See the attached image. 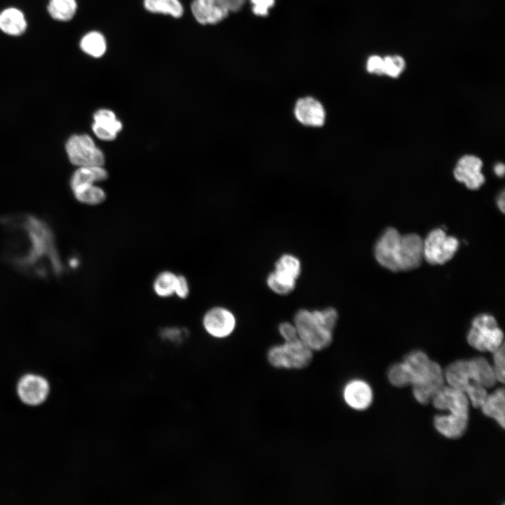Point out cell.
I'll list each match as a JSON object with an SVG mask.
<instances>
[{
    "instance_id": "14",
    "label": "cell",
    "mask_w": 505,
    "mask_h": 505,
    "mask_svg": "<svg viewBox=\"0 0 505 505\" xmlns=\"http://www.w3.org/2000/svg\"><path fill=\"white\" fill-rule=\"evenodd\" d=\"M444 382L443 370L436 362L428 377L422 383L412 385L414 398L420 404L429 403L433 396L444 386Z\"/></svg>"
},
{
    "instance_id": "31",
    "label": "cell",
    "mask_w": 505,
    "mask_h": 505,
    "mask_svg": "<svg viewBox=\"0 0 505 505\" xmlns=\"http://www.w3.org/2000/svg\"><path fill=\"white\" fill-rule=\"evenodd\" d=\"M469 401L473 408H480L486 400L488 393L487 389L483 385L471 382L464 391Z\"/></svg>"
},
{
    "instance_id": "20",
    "label": "cell",
    "mask_w": 505,
    "mask_h": 505,
    "mask_svg": "<svg viewBox=\"0 0 505 505\" xmlns=\"http://www.w3.org/2000/svg\"><path fill=\"white\" fill-rule=\"evenodd\" d=\"M483 413L493 419L504 428L505 426V393L503 388L497 389L492 394H488L484 403L480 407Z\"/></svg>"
},
{
    "instance_id": "12",
    "label": "cell",
    "mask_w": 505,
    "mask_h": 505,
    "mask_svg": "<svg viewBox=\"0 0 505 505\" xmlns=\"http://www.w3.org/2000/svg\"><path fill=\"white\" fill-rule=\"evenodd\" d=\"M191 11L201 25H215L226 18L229 11L219 0H193Z\"/></svg>"
},
{
    "instance_id": "6",
    "label": "cell",
    "mask_w": 505,
    "mask_h": 505,
    "mask_svg": "<svg viewBox=\"0 0 505 505\" xmlns=\"http://www.w3.org/2000/svg\"><path fill=\"white\" fill-rule=\"evenodd\" d=\"M459 248L457 238L442 229L431 230L423 240V257L430 264H443L450 260Z\"/></svg>"
},
{
    "instance_id": "27",
    "label": "cell",
    "mask_w": 505,
    "mask_h": 505,
    "mask_svg": "<svg viewBox=\"0 0 505 505\" xmlns=\"http://www.w3.org/2000/svg\"><path fill=\"white\" fill-rule=\"evenodd\" d=\"M267 283L274 292L281 295H286L292 292L295 289L296 280L274 271L268 275Z\"/></svg>"
},
{
    "instance_id": "4",
    "label": "cell",
    "mask_w": 505,
    "mask_h": 505,
    "mask_svg": "<svg viewBox=\"0 0 505 505\" xmlns=\"http://www.w3.org/2000/svg\"><path fill=\"white\" fill-rule=\"evenodd\" d=\"M294 325L299 338L313 351L324 350L332 342V331L326 328L313 311L298 310L294 316Z\"/></svg>"
},
{
    "instance_id": "19",
    "label": "cell",
    "mask_w": 505,
    "mask_h": 505,
    "mask_svg": "<svg viewBox=\"0 0 505 505\" xmlns=\"http://www.w3.org/2000/svg\"><path fill=\"white\" fill-rule=\"evenodd\" d=\"M445 381L448 386L464 392L471 382L468 360H457L450 364L443 371Z\"/></svg>"
},
{
    "instance_id": "35",
    "label": "cell",
    "mask_w": 505,
    "mask_h": 505,
    "mask_svg": "<svg viewBox=\"0 0 505 505\" xmlns=\"http://www.w3.org/2000/svg\"><path fill=\"white\" fill-rule=\"evenodd\" d=\"M366 69L370 74H384V58L376 55L369 57L366 62Z\"/></svg>"
},
{
    "instance_id": "28",
    "label": "cell",
    "mask_w": 505,
    "mask_h": 505,
    "mask_svg": "<svg viewBox=\"0 0 505 505\" xmlns=\"http://www.w3.org/2000/svg\"><path fill=\"white\" fill-rule=\"evenodd\" d=\"M274 271L297 280L301 272L300 262L292 255L284 254L276 262Z\"/></svg>"
},
{
    "instance_id": "34",
    "label": "cell",
    "mask_w": 505,
    "mask_h": 505,
    "mask_svg": "<svg viewBox=\"0 0 505 505\" xmlns=\"http://www.w3.org/2000/svg\"><path fill=\"white\" fill-rule=\"evenodd\" d=\"M252 5V12L258 16H267L269 9L274 6L275 0H250Z\"/></svg>"
},
{
    "instance_id": "26",
    "label": "cell",
    "mask_w": 505,
    "mask_h": 505,
    "mask_svg": "<svg viewBox=\"0 0 505 505\" xmlns=\"http://www.w3.org/2000/svg\"><path fill=\"white\" fill-rule=\"evenodd\" d=\"M76 8V0H50L47 8L53 18L67 22L74 16Z\"/></svg>"
},
{
    "instance_id": "24",
    "label": "cell",
    "mask_w": 505,
    "mask_h": 505,
    "mask_svg": "<svg viewBox=\"0 0 505 505\" xmlns=\"http://www.w3.org/2000/svg\"><path fill=\"white\" fill-rule=\"evenodd\" d=\"M146 10L154 13L170 15L174 18H180L184 13V8L179 0H143Z\"/></svg>"
},
{
    "instance_id": "22",
    "label": "cell",
    "mask_w": 505,
    "mask_h": 505,
    "mask_svg": "<svg viewBox=\"0 0 505 505\" xmlns=\"http://www.w3.org/2000/svg\"><path fill=\"white\" fill-rule=\"evenodd\" d=\"M108 173L102 166L79 167L72 174L69 184L71 189L107 180Z\"/></svg>"
},
{
    "instance_id": "29",
    "label": "cell",
    "mask_w": 505,
    "mask_h": 505,
    "mask_svg": "<svg viewBox=\"0 0 505 505\" xmlns=\"http://www.w3.org/2000/svg\"><path fill=\"white\" fill-rule=\"evenodd\" d=\"M177 276L170 271L159 274L154 283V290L160 297H169L175 293Z\"/></svg>"
},
{
    "instance_id": "15",
    "label": "cell",
    "mask_w": 505,
    "mask_h": 505,
    "mask_svg": "<svg viewBox=\"0 0 505 505\" xmlns=\"http://www.w3.org/2000/svg\"><path fill=\"white\" fill-rule=\"evenodd\" d=\"M343 397L352 409L363 410L368 408L372 400V391L368 383L361 379L350 381L344 386Z\"/></svg>"
},
{
    "instance_id": "30",
    "label": "cell",
    "mask_w": 505,
    "mask_h": 505,
    "mask_svg": "<svg viewBox=\"0 0 505 505\" xmlns=\"http://www.w3.org/2000/svg\"><path fill=\"white\" fill-rule=\"evenodd\" d=\"M389 382L396 387H404L411 384L410 372L403 362L392 365L387 372Z\"/></svg>"
},
{
    "instance_id": "38",
    "label": "cell",
    "mask_w": 505,
    "mask_h": 505,
    "mask_svg": "<svg viewBox=\"0 0 505 505\" xmlns=\"http://www.w3.org/2000/svg\"><path fill=\"white\" fill-rule=\"evenodd\" d=\"M229 12L239 11L244 6L246 0H219Z\"/></svg>"
},
{
    "instance_id": "32",
    "label": "cell",
    "mask_w": 505,
    "mask_h": 505,
    "mask_svg": "<svg viewBox=\"0 0 505 505\" xmlns=\"http://www.w3.org/2000/svg\"><path fill=\"white\" fill-rule=\"evenodd\" d=\"M405 62L400 55H390L384 58V74L392 78L398 77L404 71Z\"/></svg>"
},
{
    "instance_id": "37",
    "label": "cell",
    "mask_w": 505,
    "mask_h": 505,
    "mask_svg": "<svg viewBox=\"0 0 505 505\" xmlns=\"http://www.w3.org/2000/svg\"><path fill=\"white\" fill-rule=\"evenodd\" d=\"M175 293L180 298L184 299L189 294V285L186 278L182 276H177Z\"/></svg>"
},
{
    "instance_id": "23",
    "label": "cell",
    "mask_w": 505,
    "mask_h": 505,
    "mask_svg": "<svg viewBox=\"0 0 505 505\" xmlns=\"http://www.w3.org/2000/svg\"><path fill=\"white\" fill-rule=\"evenodd\" d=\"M80 48L87 55L93 58H100L106 52L107 41L102 34L92 31L82 37Z\"/></svg>"
},
{
    "instance_id": "3",
    "label": "cell",
    "mask_w": 505,
    "mask_h": 505,
    "mask_svg": "<svg viewBox=\"0 0 505 505\" xmlns=\"http://www.w3.org/2000/svg\"><path fill=\"white\" fill-rule=\"evenodd\" d=\"M466 339L476 350L493 353L504 344V333L492 315L481 314L472 320Z\"/></svg>"
},
{
    "instance_id": "8",
    "label": "cell",
    "mask_w": 505,
    "mask_h": 505,
    "mask_svg": "<svg viewBox=\"0 0 505 505\" xmlns=\"http://www.w3.org/2000/svg\"><path fill=\"white\" fill-rule=\"evenodd\" d=\"M482 161L473 155H464L457 161L454 169L455 179L464 183L471 190L479 189L485 182V177L481 172Z\"/></svg>"
},
{
    "instance_id": "36",
    "label": "cell",
    "mask_w": 505,
    "mask_h": 505,
    "mask_svg": "<svg viewBox=\"0 0 505 505\" xmlns=\"http://www.w3.org/2000/svg\"><path fill=\"white\" fill-rule=\"evenodd\" d=\"M278 331L284 341L290 340L298 337L295 326L288 322L281 323L278 326Z\"/></svg>"
},
{
    "instance_id": "5",
    "label": "cell",
    "mask_w": 505,
    "mask_h": 505,
    "mask_svg": "<svg viewBox=\"0 0 505 505\" xmlns=\"http://www.w3.org/2000/svg\"><path fill=\"white\" fill-rule=\"evenodd\" d=\"M65 152L72 164L78 167L102 166L105 156L87 134H74L67 140Z\"/></svg>"
},
{
    "instance_id": "21",
    "label": "cell",
    "mask_w": 505,
    "mask_h": 505,
    "mask_svg": "<svg viewBox=\"0 0 505 505\" xmlns=\"http://www.w3.org/2000/svg\"><path fill=\"white\" fill-rule=\"evenodd\" d=\"M27 22L23 13L15 8H8L0 13V29L11 36H19L25 32Z\"/></svg>"
},
{
    "instance_id": "39",
    "label": "cell",
    "mask_w": 505,
    "mask_h": 505,
    "mask_svg": "<svg viewBox=\"0 0 505 505\" xmlns=\"http://www.w3.org/2000/svg\"><path fill=\"white\" fill-rule=\"evenodd\" d=\"M494 170L496 175L499 177L503 176L504 173V165L501 163H499L494 166Z\"/></svg>"
},
{
    "instance_id": "7",
    "label": "cell",
    "mask_w": 505,
    "mask_h": 505,
    "mask_svg": "<svg viewBox=\"0 0 505 505\" xmlns=\"http://www.w3.org/2000/svg\"><path fill=\"white\" fill-rule=\"evenodd\" d=\"M49 390L48 382L45 378L32 374L22 377L17 387L20 399L24 403L32 406L43 403L49 393Z\"/></svg>"
},
{
    "instance_id": "9",
    "label": "cell",
    "mask_w": 505,
    "mask_h": 505,
    "mask_svg": "<svg viewBox=\"0 0 505 505\" xmlns=\"http://www.w3.org/2000/svg\"><path fill=\"white\" fill-rule=\"evenodd\" d=\"M433 405L452 414L469 416V401L464 392L443 386L432 398Z\"/></svg>"
},
{
    "instance_id": "10",
    "label": "cell",
    "mask_w": 505,
    "mask_h": 505,
    "mask_svg": "<svg viewBox=\"0 0 505 505\" xmlns=\"http://www.w3.org/2000/svg\"><path fill=\"white\" fill-rule=\"evenodd\" d=\"M206 330L215 337L229 336L236 326L233 314L223 307H214L208 311L203 320Z\"/></svg>"
},
{
    "instance_id": "40",
    "label": "cell",
    "mask_w": 505,
    "mask_h": 505,
    "mask_svg": "<svg viewBox=\"0 0 505 505\" xmlns=\"http://www.w3.org/2000/svg\"><path fill=\"white\" fill-rule=\"evenodd\" d=\"M497 205L499 208L502 211V213L504 212V192L503 191L501 195L499 196L497 199Z\"/></svg>"
},
{
    "instance_id": "2",
    "label": "cell",
    "mask_w": 505,
    "mask_h": 505,
    "mask_svg": "<svg viewBox=\"0 0 505 505\" xmlns=\"http://www.w3.org/2000/svg\"><path fill=\"white\" fill-rule=\"evenodd\" d=\"M313 351L299 337L271 347L267 354L269 363L278 369L302 370L313 361Z\"/></svg>"
},
{
    "instance_id": "13",
    "label": "cell",
    "mask_w": 505,
    "mask_h": 505,
    "mask_svg": "<svg viewBox=\"0 0 505 505\" xmlns=\"http://www.w3.org/2000/svg\"><path fill=\"white\" fill-rule=\"evenodd\" d=\"M122 123L115 114L107 109H100L93 114L92 130L100 140H114L122 129Z\"/></svg>"
},
{
    "instance_id": "25",
    "label": "cell",
    "mask_w": 505,
    "mask_h": 505,
    "mask_svg": "<svg viewBox=\"0 0 505 505\" xmlns=\"http://www.w3.org/2000/svg\"><path fill=\"white\" fill-rule=\"evenodd\" d=\"M76 199L88 205H97L106 198L102 189L93 184H85L71 189Z\"/></svg>"
},
{
    "instance_id": "18",
    "label": "cell",
    "mask_w": 505,
    "mask_h": 505,
    "mask_svg": "<svg viewBox=\"0 0 505 505\" xmlns=\"http://www.w3.org/2000/svg\"><path fill=\"white\" fill-rule=\"evenodd\" d=\"M468 367L471 382L486 389L494 386L497 382L492 365L485 358L479 356L468 360Z\"/></svg>"
},
{
    "instance_id": "17",
    "label": "cell",
    "mask_w": 505,
    "mask_h": 505,
    "mask_svg": "<svg viewBox=\"0 0 505 505\" xmlns=\"http://www.w3.org/2000/svg\"><path fill=\"white\" fill-rule=\"evenodd\" d=\"M469 416L450 413L445 415H436L433 419L436 429L447 438H457L466 430Z\"/></svg>"
},
{
    "instance_id": "1",
    "label": "cell",
    "mask_w": 505,
    "mask_h": 505,
    "mask_svg": "<svg viewBox=\"0 0 505 505\" xmlns=\"http://www.w3.org/2000/svg\"><path fill=\"white\" fill-rule=\"evenodd\" d=\"M377 262L393 272L419 267L423 257V239L417 234H401L393 227L386 228L374 247Z\"/></svg>"
},
{
    "instance_id": "33",
    "label": "cell",
    "mask_w": 505,
    "mask_h": 505,
    "mask_svg": "<svg viewBox=\"0 0 505 505\" xmlns=\"http://www.w3.org/2000/svg\"><path fill=\"white\" fill-rule=\"evenodd\" d=\"M492 365L497 382H504L505 377V354L504 344H502L499 349L492 353Z\"/></svg>"
},
{
    "instance_id": "16",
    "label": "cell",
    "mask_w": 505,
    "mask_h": 505,
    "mask_svg": "<svg viewBox=\"0 0 505 505\" xmlns=\"http://www.w3.org/2000/svg\"><path fill=\"white\" fill-rule=\"evenodd\" d=\"M403 362L410 372L412 386L424 382L430 375L436 363L421 350L410 352L404 357Z\"/></svg>"
},
{
    "instance_id": "11",
    "label": "cell",
    "mask_w": 505,
    "mask_h": 505,
    "mask_svg": "<svg viewBox=\"0 0 505 505\" xmlns=\"http://www.w3.org/2000/svg\"><path fill=\"white\" fill-rule=\"evenodd\" d=\"M294 114L296 119L306 126L320 127L325 121L323 105L313 97L299 98L295 103Z\"/></svg>"
}]
</instances>
